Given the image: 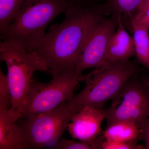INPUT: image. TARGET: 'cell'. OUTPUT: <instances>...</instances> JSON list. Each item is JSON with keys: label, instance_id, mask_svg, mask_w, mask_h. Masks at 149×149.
<instances>
[{"label": "cell", "instance_id": "14", "mask_svg": "<svg viewBox=\"0 0 149 149\" xmlns=\"http://www.w3.org/2000/svg\"><path fill=\"white\" fill-rule=\"evenodd\" d=\"M25 0H0V34L15 19Z\"/></svg>", "mask_w": 149, "mask_h": 149}, {"label": "cell", "instance_id": "11", "mask_svg": "<svg viewBox=\"0 0 149 149\" xmlns=\"http://www.w3.org/2000/svg\"><path fill=\"white\" fill-rule=\"evenodd\" d=\"M117 24V30L109 42L104 61H127L135 55L133 37L125 30L120 15L118 17Z\"/></svg>", "mask_w": 149, "mask_h": 149}, {"label": "cell", "instance_id": "17", "mask_svg": "<svg viewBox=\"0 0 149 149\" xmlns=\"http://www.w3.org/2000/svg\"><path fill=\"white\" fill-rule=\"evenodd\" d=\"M138 141L128 142H117L104 140L102 143V149H146L145 146L138 145Z\"/></svg>", "mask_w": 149, "mask_h": 149}, {"label": "cell", "instance_id": "13", "mask_svg": "<svg viewBox=\"0 0 149 149\" xmlns=\"http://www.w3.org/2000/svg\"><path fill=\"white\" fill-rule=\"evenodd\" d=\"M135 55L140 63L149 70V29L146 26L131 21Z\"/></svg>", "mask_w": 149, "mask_h": 149}, {"label": "cell", "instance_id": "8", "mask_svg": "<svg viewBox=\"0 0 149 149\" xmlns=\"http://www.w3.org/2000/svg\"><path fill=\"white\" fill-rule=\"evenodd\" d=\"M117 23L114 18L100 21L85 43L74 65L79 75L85 70L95 68L104 61L107 48Z\"/></svg>", "mask_w": 149, "mask_h": 149}, {"label": "cell", "instance_id": "19", "mask_svg": "<svg viewBox=\"0 0 149 149\" xmlns=\"http://www.w3.org/2000/svg\"><path fill=\"white\" fill-rule=\"evenodd\" d=\"M131 21L144 25L149 29V8L142 13L136 14Z\"/></svg>", "mask_w": 149, "mask_h": 149}, {"label": "cell", "instance_id": "18", "mask_svg": "<svg viewBox=\"0 0 149 149\" xmlns=\"http://www.w3.org/2000/svg\"><path fill=\"white\" fill-rule=\"evenodd\" d=\"M55 149H94L92 144L85 141L77 142L62 139L54 147Z\"/></svg>", "mask_w": 149, "mask_h": 149}, {"label": "cell", "instance_id": "21", "mask_svg": "<svg viewBox=\"0 0 149 149\" xmlns=\"http://www.w3.org/2000/svg\"><path fill=\"white\" fill-rule=\"evenodd\" d=\"M149 8V0H143L141 7H140L138 13L136 14L142 13Z\"/></svg>", "mask_w": 149, "mask_h": 149}, {"label": "cell", "instance_id": "15", "mask_svg": "<svg viewBox=\"0 0 149 149\" xmlns=\"http://www.w3.org/2000/svg\"><path fill=\"white\" fill-rule=\"evenodd\" d=\"M143 0H110V3L119 14L132 16L138 13ZM131 18V19H132Z\"/></svg>", "mask_w": 149, "mask_h": 149}, {"label": "cell", "instance_id": "5", "mask_svg": "<svg viewBox=\"0 0 149 149\" xmlns=\"http://www.w3.org/2000/svg\"><path fill=\"white\" fill-rule=\"evenodd\" d=\"M80 75L75 68L53 76L48 83L33 80L22 111V118L36 115L54 109L74 97V91L79 84Z\"/></svg>", "mask_w": 149, "mask_h": 149}, {"label": "cell", "instance_id": "20", "mask_svg": "<svg viewBox=\"0 0 149 149\" xmlns=\"http://www.w3.org/2000/svg\"><path fill=\"white\" fill-rule=\"evenodd\" d=\"M143 138L145 142L146 149H149V119L143 129Z\"/></svg>", "mask_w": 149, "mask_h": 149}, {"label": "cell", "instance_id": "3", "mask_svg": "<svg viewBox=\"0 0 149 149\" xmlns=\"http://www.w3.org/2000/svg\"><path fill=\"white\" fill-rule=\"evenodd\" d=\"M74 4L69 0H25L16 17L0 34L1 39L15 41L33 51L51 22Z\"/></svg>", "mask_w": 149, "mask_h": 149}, {"label": "cell", "instance_id": "10", "mask_svg": "<svg viewBox=\"0 0 149 149\" xmlns=\"http://www.w3.org/2000/svg\"><path fill=\"white\" fill-rule=\"evenodd\" d=\"M21 118L22 113L12 108H0V149H26L23 131L16 123Z\"/></svg>", "mask_w": 149, "mask_h": 149}, {"label": "cell", "instance_id": "7", "mask_svg": "<svg viewBox=\"0 0 149 149\" xmlns=\"http://www.w3.org/2000/svg\"><path fill=\"white\" fill-rule=\"evenodd\" d=\"M125 83L111 106L105 109L107 125L129 121L143 129L149 119V88L142 81L131 79Z\"/></svg>", "mask_w": 149, "mask_h": 149}, {"label": "cell", "instance_id": "12", "mask_svg": "<svg viewBox=\"0 0 149 149\" xmlns=\"http://www.w3.org/2000/svg\"><path fill=\"white\" fill-rule=\"evenodd\" d=\"M102 135L104 140L117 142L138 141L140 138H143V133L138 125L123 120L107 125Z\"/></svg>", "mask_w": 149, "mask_h": 149}, {"label": "cell", "instance_id": "4", "mask_svg": "<svg viewBox=\"0 0 149 149\" xmlns=\"http://www.w3.org/2000/svg\"><path fill=\"white\" fill-rule=\"evenodd\" d=\"M0 59L6 63L7 68L11 108L22 113L34 80V74L37 71L48 72L47 68L37 52L27 51L12 40L1 41Z\"/></svg>", "mask_w": 149, "mask_h": 149}, {"label": "cell", "instance_id": "9", "mask_svg": "<svg viewBox=\"0 0 149 149\" xmlns=\"http://www.w3.org/2000/svg\"><path fill=\"white\" fill-rule=\"evenodd\" d=\"M105 117L104 108L85 107L72 115L67 130L72 139L89 142L95 149L94 141L101 135Z\"/></svg>", "mask_w": 149, "mask_h": 149}, {"label": "cell", "instance_id": "23", "mask_svg": "<svg viewBox=\"0 0 149 149\" xmlns=\"http://www.w3.org/2000/svg\"><path fill=\"white\" fill-rule=\"evenodd\" d=\"M142 82L146 86L149 88V78H146L142 80Z\"/></svg>", "mask_w": 149, "mask_h": 149}, {"label": "cell", "instance_id": "6", "mask_svg": "<svg viewBox=\"0 0 149 149\" xmlns=\"http://www.w3.org/2000/svg\"><path fill=\"white\" fill-rule=\"evenodd\" d=\"M73 115L66 101L49 111L25 118L20 126L26 149L53 148L67 129Z\"/></svg>", "mask_w": 149, "mask_h": 149}, {"label": "cell", "instance_id": "16", "mask_svg": "<svg viewBox=\"0 0 149 149\" xmlns=\"http://www.w3.org/2000/svg\"><path fill=\"white\" fill-rule=\"evenodd\" d=\"M11 96L7 77L0 70V108H11Z\"/></svg>", "mask_w": 149, "mask_h": 149}, {"label": "cell", "instance_id": "2", "mask_svg": "<svg viewBox=\"0 0 149 149\" xmlns=\"http://www.w3.org/2000/svg\"><path fill=\"white\" fill-rule=\"evenodd\" d=\"M136 71V67L129 61H104L88 74L80 75V81L85 82V87L67 101L68 108L73 115L85 107L104 108Z\"/></svg>", "mask_w": 149, "mask_h": 149}, {"label": "cell", "instance_id": "22", "mask_svg": "<svg viewBox=\"0 0 149 149\" xmlns=\"http://www.w3.org/2000/svg\"><path fill=\"white\" fill-rule=\"evenodd\" d=\"M69 1H71V2L74 3V4L81 6L80 4L81 3L86 1L87 0H69Z\"/></svg>", "mask_w": 149, "mask_h": 149}, {"label": "cell", "instance_id": "1", "mask_svg": "<svg viewBox=\"0 0 149 149\" xmlns=\"http://www.w3.org/2000/svg\"><path fill=\"white\" fill-rule=\"evenodd\" d=\"M65 18L51 26L35 47L52 76L74 68L88 37L99 22L93 10L74 4L65 13Z\"/></svg>", "mask_w": 149, "mask_h": 149}]
</instances>
